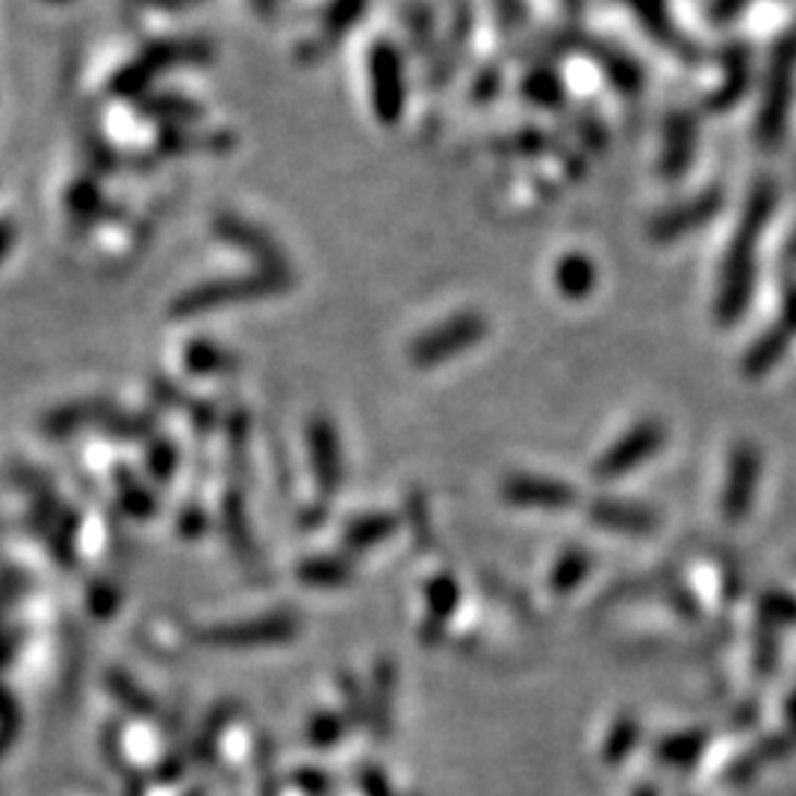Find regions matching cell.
<instances>
[{
	"label": "cell",
	"mask_w": 796,
	"mask_h": 796,
	"mask_svg": "<svg viewBox=\"0 0 796 796\" xmlns=\"http://www.w3.org/2000/svg\"><path fill=\"white\" fill-rule=\"evenodd\" d=\"M758 475V458L752 455V451H740L735 460V484H732V490H728V505H735V508H740V505H747V493L749 487H752V478Z\"/></svg>",
	"instance_id": "30bf717a"
},
{
	"label": "cell",
	"mask_w": 796,
	"mask_h": 796,
	"mask_svg": "<svg viewBox=\"0 0 796 796\" xmlns=\"http://www.w3.org/2000/svg\"><path fill=\"white\" fill-rule=\"evenodd\" d=\"M694 145H697V128L687 116H673L667 128V150H664V174L678 178L682 169L690 166L694 159Z\"/></svg>",
	"instance_id": "ba28073f"
},
{
	"label": "cell",
	"mask_w": 796,
	"mask_h": 796,
	"mask_svg": "<svg viewBox=\"0 0 796 796\" xmlns=\"http://www.w3.org/2000/svg\"><path fill=\"white\" fill-rule=\"evenodd\" d=\"M555 284L567 299H584L590 289H593V284H596V266H593V260H588L584 254H567V257L557 263Z\"/></svg>",
	"instance_id": "9c48e42d"
},
{
	"label": "cell",
	"mask_w": 796,
	"mask_h": 796,
	"mask_svg": "<svg viewBox=\"0 0 796 796\" xmlns=\"http://www.w3.org/2000/svg\"><path fill=\"white\" fill-rule=\"evenodd\" d=\"M369 92L372 107L384 124H396L405 112V62L389 41L372 45L369 53Z\"/></svg>",
	"instance_id": "3957f363"
},
{
	"label": "cell",
	"mask_w": 796,
	"mask_h": 796,
	"mask_svg": "<svg viewBox=\"0 0 796 796\" xmlns=\"http://www.w3.org/2000/svg\"><path fill=\"white\" fill-rule=\"evenodd\" d=\"M505 493L517 505H534V508H560V505H569V498H572V490L564 484L538 481V478H514Z\"/></svg>",
	"instance_id": "52a82bcc"
},
{
	"label": "cell",
	"mask_w": 796,
	"mask_h": 796,
	"mask_svg": "<svg viewBox=\"0 0 796 796\" xmlns=\"http://www.w3.org/2000/svg\"><path fill=\"white\" fill-rule=\"evenodd\" d=\"M664 443V429H658V425H640L635 429L628 437H623L617 446L607 451L602 463H599V475H619V472H628V469H635L637 463H643V460L655 451L658 446Z\"/></svg>",
	"instance_id": "8992f818"
},
{
	"label": "cell",
	"mask_w": 796,
	"mask_h": 796,
	"mask_svg": "<svg viewBox=\"0 0 796 796\" xmlns=\"http://www.w3.org/2000/svg\"><path fill=\"white\" fill-rule=\"evenodd\" d=\"M534 86H538V92H531V95H534L538 104H546V107H552V104L557 100V95H560L557 83L552 80V74H546V77H543V74H534V80H531V86H528V89H534Z\"/></svg>",
	"instance_id": "8fae6325"
},
{
	"label": "cell",
	"mask_w": 796,
	"mask_h": 796,
	"mask_svg": "<svg viewBox=\"0 0 796 796\" xmlns=\"http://www.w3.org/2000/svg\"><path fill=\"white\" fill-rule=\"evenodd\" d=\"M796 62V36L782 41L776 50V60L770 69V83H767L764 107H761V140L773 142L782 136L785 130L787 104H791V74H794Z\"/></svg>",
	"instance_id": "277c9868"
},
{
	"label": "cell",
	"mask_w": 796,
	"mask_h": 796,
	"mask_svg": "<svg viewBox=\"0 0 796 796\" xmlns=\"http://www.w3.org/2000/svg\"><path fill=\"white\" fill-rule=\"evenodd\" d=\"M484 337H487V318L481 313H460V316L439 322L437 328H431L429 334H422L410 346V360L419 369L439 366L460 351L478 346Z\"/></svg>",
	"instance_id": "7a4b0ae2"
},
{
	"label": "cell",
	"mask_w": 796,
	"mask_h": 796,
	"mask_svg": "<svg viewBox=\"0 0 796 796\" xmlns=\"http://www.w3.org/2000/svg\"><path fill=\"white\" fill-rule=\"evenodd\" d=\"M723 198H720V192L711 190V192H699V198L687 201V204H678L673 207L670 213H664L661 219L652 225V239L658 242H673V239L685 237L690 230L702 228L705 221L714 219V213L720 209Z\"/></svg>",
	"instance_id": "5b68a950"
},
{
	"label": "cell",
	"mask_w": 796,
	"mask_h": 796,
	"mask_svg": "<svg viewBox=\"0 0 796 796\" xmlns=\"http://www.w3.org/2000/svg\"><path fill=\"white\" fill-rule=\"evenodd\" d=\"M773 213V190L761 183L752 190L744 209V219L737 225V233L728 245L723 275H720V296H716V316L723 325H735L744 316L749 299H752V284H756V254L767 219Z\"/></svg>",
	"instance_id": "6da1fadb"
}]
</instances>
